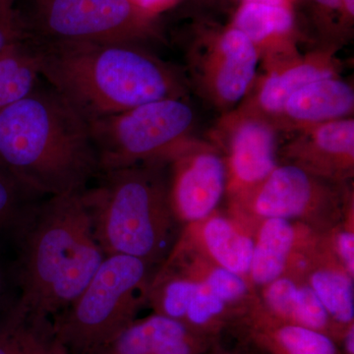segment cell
<instances>
[{
  "mask_svg": "<svg viewBox=\"0 0 354 354\" xmlns=\"http://www.w3.org/2000/svg\"><path fill=\"white\" fill-rule=\"evenodd\" d=\"M277 133L269 120L239 109L227 111L221 118L216 142L225 151L230 203L249 194L279 165Z\"/></svg>",
  "mask_w": 354,
  "mask_h": 354,
  "instance_id": "10",
  "label": "cell"
},
{
  "mask_svg": "<svg viewBox=\"0 0 354 354\" xmlns=\"http://www.w3.org/2000/svg\"><path fill=\"white\" fill-rule=\"evenodd\" d=\"M62 346L50 317L18 302L0 316V354H57Z\"/></svg>",
  "mask_w": 354,
  "mask_h": 354,
  "instance_id": "21",
  "label": "cell"
},
{
  "mask_svg": "<svg viewBox=\"0 0 354 354\" xmlns=\"http://www.w3.org/2000/svg\"><path fill=\"white\" fill-rule=\"evenodd\" d=\"M274 321L269 337L279 354H337V346L326 333L277 319Z\"/></svg>",
  "mask_w": 354,
  "mask_h": 354,
  "instance_id": "23",
  "label": "cell"
},
{
  "mask_svg": "<svg viewBox=\"0 0 354 354\" xmlns=\"http://www.w3.org/2000/svg\"><path fill=\"white\" fill-rule=\"evenodd\" d=\"M133 165L101 172L99 183L83 191L93 232L104 255L137 258L158 268L179 235L165 167Z\"/></svg>",
  "mask_w": 354,
  "mask_h": 354,
  "instance_id": "4",
  "label": "cell"
},
{
  "mask_svg": "<svg viewBox=\"0 0 354 354\" xmlns=\"http://www.w3.org/2000/svg\"><path fill=\"white\" fill-rule=\"evenodd\" d=\"M25 39H27L25 32L14 10H0V53Z\"/></svg>",
  "mask_w": 354,
  "mask_h": 354,
  "instance_id": "28",
  "label": "cell"
},
{
  "mask_svg": "<svg viewBox=\"0 0 354 354\" xmlns=\"http://www.w3.org/2000/svg\"><path fill=\"white\" fill-rule=\"evenodd\" d=\"M187 60L198 93L227 113L252 88L260 57L252 41L230 25L198 32L188 48Z\"/></svg>",
  "mask_w": 354,
  "mask_h": 354,
  "instance_id": "9",
  "label": "cell"
},
{
  "mask_svg": "<svg viewBox=\"0 0 354 354\" xmlns=\"http://www.w3.org/2000/svg\"><path fill=\"white\" fill-rule=\"evenodd\" d=\"M157 269L129 256H106L82 293L53 317L58 341L69 354H93L113 341L148 302Z\"/></svg>",
  "mask_w": 354,
  "mask_h": 354,
  "instance_id": "5",
  "label": "cell"
},
{
  "mask_svg": "<svg viewBox=\"0 0 354 354\" xmlns=\"http://www.w3.org/2000/svg\"><path fill=\"white\" fill-rule=\"evenodd\" d=\"M36 198L0 169V232L16 236L38 204Z\"/></svg>",
  "mask_w": 354,
  "mask_h": 354,
  "instance_id": "24",
  "label": "cell"
},
{
  "mask_svg": "<svg viewBox=\"0 0 354 354\" xmlns=\"http://www.w3.org/2000/svg\"><path fill=\"white\" fill-rule=\"evenodd\" d=\"M230 25L252 41L265 64L297 53V24L291 6L241 2Z\"/></svg>",
  "mask_w": 354,
  "mask_h": 354,
  "instance_id": "17",
  "label": "cell"
},
{
  "mask_svg": "<svg viewBox=\"0 0 354 354\" xmlns=\"http://www.w3.org/2000/svg\"><path fill=\"white\" fill-rule=\"evenodd\" d=\"M16 1L17 0H0V10L13 11Z\"/></svg>",
  "mask_w": 354,
  "mask_h": 354,
  "instance_id": "32",
  "label": "cell"
},
{
  "mask_svg": "<svg viewBox=\"0 0 354 354\" xmlns=\"http://www.w3.org/2000/svg\"><path fill=\"white\" fill-rule=\"evenodd\" d=\"M169 202L180 225L199 223L218 211L227 195L225 158L213 144L192 139L169 160Z\"/></svg>",
  "mask_w": 354,
  "mask_h": 354,
  "instance_id": "11",
  "label": "cell"
},
{
  "mask_svg": "<svg viewBox=\"0 0 354 354\" xmlns=\"http://www.w3.org/2000/svg\"><path fill=\"white\" fill-rule=\"evenodd\" d=\"M335 51L332 46H324L305 55L295 53L266 62L265 73L255 80L237 109L272 124L288 97L299 88L320 79L339 76L341 62L335 57Z\"/></svg>",
  "mask_w": 354,
  "mask_h": 354,
  "instance_id": "12",
  "label": "cell"
},
{
  "mask_svg": "<svg viewBox=\"0 0 354 354\" xmlns=\"http://www.w3.org/2000/svg\"><path fill=\"white\" fill-rule=\"evenodd\" d=\"M288 1H290V3H292L293 0H288Z\"/></svg>",
  "mask_w": 354,
  "mask_h": 354,
  "instance_id": "34",
  "label": "cell"
},
{
  "mask_svg": "<svg viewBox=\"0 0 354 354\" xmlns=\"http://www.w3.org/2000/svg\"><path fill=\"white\" fill-rule=\"evenodd\" d=\"M16 239L17 302L51 319L82 293L106 258L95 241L83 192L37 204Z\"/></svg>",
  "mask_w": 354,
  "mask_h": 354,
  "instance_id": "3",
  "label": "cell"
},
{
  "mask_svg": "<svg viewBox=\"0 0 354 354\" xmlns=\"http://www.w3.org/2000/svg\"><path fill=\"white\" fill-rule=\"evenodd\" d=\"M353 203L339 223L322 234L324 243L342 267L354 278Z\"/></svg>",
  "mask_w": 354,
  "mask_h": 354,
  "instance_id": "27",
  "label": "cell"
},
{
  "mask_svg": "<svg viewBox=\"0 0 354 354\" xmlns=\"http://www.w3.org/2000/svg\"><path fill=\"white\" fill-rule=\"evenodd\" d=\"M286 162L333 183L344 184L354 172V118L321 123L295 132L283 149Z\"/></svg>",
  "mask_w": 354,
  "mask_h": 354,
  "instance_id": "13",
  "label": "cell"
},
{
  "mask_svg": "<svg viewBox=\"0 0 354 354\" xmlns=\"http://www.w3.org/2000/svg\"><path fill=\"white\" fill-rule=\"evenodd\" d=\"M261 308L281 322L304 326L327 334L332 321L304 279L286 276L262 288Z\"/></svg>",
  "mask_w": 354,
  "mask_h": 354,
  "instance_id": "20",
  "label": "cell"
},
{
  "mask_svg": "<svg viewBox=\"0 0 354 354\" xmlns=\"http://www.w3.org/2000/svg\"><path fill=\"white\" fill-rule=\"evenodd\" d=\"M57 354H69V353L66 348H65L64 346L62 348L59 349V351H58Z\"/></svg>",
  "mask_w": 354,
  "mask_h": 354,
  "instance_id": "33",
  "label": "cell"
},
{
  "mask_svg": "<svg viewBox=\"0 0 354 354\" xmlns=\"http://www.w3.org/2000/svg\"><path fill=\"white\" fill-rule=\"evenodd\" d=\"M30 41L41 76L87 122L188 92L181 72L142 44Z\"/></svg>",
  "mask_w": 354,
  "mask_h": 354,
  "instance_id": "1",
  "label": "cell"
},
{
  "mask_svg": "<svg viewBox=\"0 0 354 354\" xmlns=\"http://www.w3.org/2000/svg\"><path fill=\"white\" fill-rule=\"evenodd\" d=\"M354 111L353 86L339 76L307 84L288 97L272 125L276 129L298 132L329 121L351 118Z\"/></svg>",
  "mask_w": 354,
  "mask_h": 354,
  "instance_id": "16",
  "label": "cell"
},
{
  "mask_svg": "<svg viewBox=\"0 0 354 354\" xmlns=\"http://www.w3.org/2000/svg\"><path fill=\"white\" fill-rule=\"evenodd\" d=\"M39 60L31 41L25 39L0 53V111L31 94L38 87Z\"/></svg>",
  "mask_w": 354,
  "mask_h": 354,
  "instance_id": "22",
  "label": "cell"
},
{
  "mask_svg": "<svg viewBox=\"0 0 354 354\" xmlns=\"http://www.w3.org/2000/svg\"><path fill=\"white\" fill-rule=\"evenodd\" d=\"M195 114L185 99H164L88 121L100 174L167 164L188 142Z\"/></svg>",
  "mask_w": 354,
  "mask_h": 354,
  "instance_id": "7",
  "label": "cell"
},
{
  "mask_svg": "<svg viewBox=\"0 0 354 354\" xmlns=\"http://www.w3.org/2000/svg\"><path fill=\"white\" fill-rule=\"evenodd\" d=\"M344 346L348 354H354V326L353 324L346 327V334L344 337Z\"/></svg>",
  "mask_w": 354,
  "mask_h": 354,
  "instance_id": "30",
  "label": "cell"
},
{
  "mask_svg": "<svg viewBox=\"0 0 354 354\" xmlns=\"http://www.w3.org/2000/svg\"><path fill=\"white\" fill-rule=\"evenodd\" d=\"M301 279L314 291L333 324L346 328L353 324L354 278L330 254L322 234L308 254Z\"/></svg>",
  "mask_w": 354,
  "mask_h": 354,
  "instance_id": "19",
  "label": "cell"
},
{
  "mask_svg": "<svg viewBox=\"0 0 354 354\" xmlns=\"http://www.w3.org/2000/svg\"><path fill=\"white\" fill-rule=\"evenodd\" d=\"M0 169L36 197L83 192L100 174L87 121L53 88L0 111Z\"/></svg>",
  "mask_w": 354,
  "mask_h": 354,
  "instance_id": "2",
  "label": "cell"
},
{
  "mask_svg": "<svg viewBox=\"0 0 354 354\" xmlns=\"http://www.w3.org/2000/svg\"><path fill=\"white\" fill-rule=\"evenodd\" d=\"M230 310H236L225 304L200 281L183 319V324L193 332L211 327L227 316Z\"/></svg>",
  "mask_w": 354,
  "mask_h": 354,
  "instance_id": "25",
  "label": "cell"
},
{
  "mask_svg": "<svg viewBox=\"0 0 354 354\" xmlns=\"http://www.w3.org/2000/svg\"><path fill=\"white\" fill-rule=\"evenodd\" d=\"M320 235L297 221L283 218L258 221L254 230L252 261L248 274L251 285L262 288L290 274Z\"/></svg>",
  "mask_w": 354,
  "mask_h": 354,
  "instance_id": "15",
  "label": "cell"
},
{
  "mask_svg": "<svg viewBox=\"0 0 354 354\" xmlns=\"http://www.w3.org/2000/svg\"><path fill=\"white\" fill-rule=\"evenodd\" d=\"M241 2H257V3L271 4V6H291L288 0H241Z\"/></svg>",
  "mask_w": 354,
  "mask_h": 354,
  "instance_id": "31",
  "label": "cell"
},
{
  "mask_svg": "<svg viewBox=\"0 0 354 354\" xmlns=\"http://www.w3.org/2000/svg\"><path fill=\"white\" fill-rule=\"evenodd\" d=\"M196 334L179 321L153 313L136 319L93 354H196Z\"/></svg>",
  "mask_w": 354,
  "mask_h": 354,
  "instance_id": "18",
  "label": "cell"
},
{
  "mask_svg": "<svg viewBox=\"0 0 354 354\" xmlns=\"http://www.w3.org/2000/svg\"><path fill=\"white\" fill-rule=\"evenodd\" d=\"M26 38L44 43H129L162 39L158 18L130 0H17Z\"/></svg>",
  "mask_w": 354,
  "mask_h": 354,
  "instance_id": "6",
  "label": "cell"
},
{
  "mask_svg": "<svg viewBox=\"0 0 354 354\" xmlns=\"http://www.w3.org/2000/svg\"><path fill=\"white\" fill-rule=\"evenodd\" d=\"M351 203L344 184L286 162L277 165L246 196L230 203V211L255 223L266 218H283L324 234L342 220Z\"/></svg>",
  "mask_w": 354,
  "mask_h": 354,
  "instance_id": "8",
  "label": "cell"
},
{
  "mask_svg": "<svg viewBox=\"0 0 354 354\" xmlns=\"http://www.w3.org/2000/svg\"><path fill=\"white\" fill-rule=\"evenodd\" d=\"M130 1L144 13L158 18L160 13L176 6L180 0H130Z\"/></svg>",
  "mask_w": 354,
  "mask_h": 354,
  "instance_id": "29",
  "label": "cell"
},
{
  "mask_svg": "<svg viewBox=\"0 0 354 354\" xmlns=\"http://www.w3.org/2000/svg\"><path fill=\"white\" fill-rule=\"evenodd\" d=\"M317 27L324 36L330 38V46L337 37L342 38L353 25L354 0H312Z\"/></svg>",
  "mask_w": 354,
  "mask_h": 354,
  "instance_id": "26",
  "label": "cell"
},
{
  "mask_svg": "<svg viewBox=\"0 0 354 354\" xmlns=\"http://www.w3.org/2000/svg\"><path fill=\"white\" fill-rule=\"evenodd\" d=\"M255 225L234 212L216 211L199 223L185 225L177 242L209 262L248 279Z\"/></svg>",
  "mask_w": 354,
  "mask_h": 354,
  "instance_id": "14",
  "label": "cell"
}]
</instances>
